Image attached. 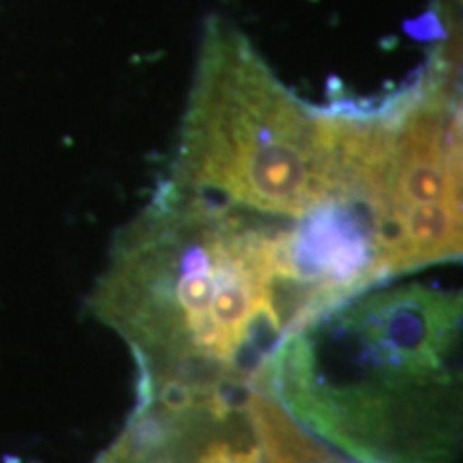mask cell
Here are the masks:
<instances>
[{
  "mask_svg": "<svg viewBox=\"0 0 463 463\" xmlns=\"http://www.w3.org/2000/svg\"><path fill=\"white\" fill-rule=\"evenodd\" d=\"M289 228L164 181L109 249L90 314L137 364V402L239 399L309 311Z\"/></svg>",
  "mask_w": 463,
  "mask_h": 463,
  "instance_id": "obj_1",
  "label": "cell"
},
{
  "mask_svg": "<svg viewBox=\"0 0 463 463\" xmlns=\"http://www.w3.org/2000/svg\"><path fill=\"white\" fill-rule=\"evenodd\" d=\"M461 322L459 294L380 283L294 328L258 389L356 463H453Z\"/></svg>",
  "mask_w": 463,
  "mask_h": 463,
  "instance_id": "obj_2",
  "label": "cell"
},
{
  "mask_svg": "<svg viewBox=\"0 0 463 463\" xmlns=\"http://www.w3.org/2000/svg\"><path fill=\"white\" fill-rule=\"evenodd\" d=\"M165 183L245 215L297 225L328 202L350 200L341 183L337 112L300 101L239 28L213 17Z\"/></svg>",
  "mask_w": 463,
  "mask_h": 463,
  "instance_id": "obj_3",
  "label": "cell"
},
{
  "mask_svg": "<svg viewBox=\"0 0 463 463\" xmlns=\"http://www.w3.org/2000/svg\"><path fill=\"white\" fill-rule=\"evenodd\" d=\"M356 167L389 281L461 258V103L447 54L363 106Z\"/></svg>",
  "mask_w": 463,
  "mask_h": 463,
  "instance_id": "obj_4",
  "label": "cell"
},
{
  "mask_svg": "<svg viewBox=\"0 0 463 463\" xmlns=\"http://www.w3.org/2000/svg\"><path fill=\"white\" fill-rule=\"evenodd\" d=\"M95 463H262V453L245 399H148Z\"/></svg>",
  "mask_w": 463,
  "mask_h": 463,
  "instance_id": "obj_5",
  "label": "cell"
},
{
  "mask_svg": "<svg viewBox=\"0 0 463 463\" xmlns=\"http://www.w3.org/2000/svg\"><path fill=\"white\" fill-rule=\"evenodd\" d=\"M245 414L256 433L262 463H356L345 455L333 453L264 389L256 386L247 391Z\"/></svg>",
  "mask_w": 463,
  "mask_h": 463,
  "instance_id": "obj_6",
  "label": "cell"
}]
</instances>
